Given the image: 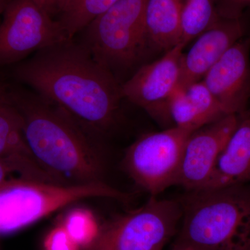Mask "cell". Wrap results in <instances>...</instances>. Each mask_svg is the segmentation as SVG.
I'll use <instances>...</instances> for the list:
<instances>
[{
  "label": "cell",
  "mask_w": 250,
  "mask_h": 250,
  "mask_svg": "<svg viewBox=\"0 0 250 250\" xmlns=\"http://www.w3.org/2000/svg\"><path fill=\"white\" fill-rule=\"evenodd\" d=\"M15 74L86 129L104 134L116 123L121 84L82 44L68 40L39 51Z\"/></svg>",
  "instance_id": "obj_1"
},
{
  "label": "cell",
  "mask_w": 250,
  "mask_h": 250,
  "mask_svg": "<svg viewBox=\"0 0 250 250\" xmlns=\"http://www.w3.org/2000/svg\"><path fill=\"white\" fill-rule=\"evenodd\" d=\"M28 147L62 184L103 182L104 164L83 126L39 95L11 90Z\"/></svg>",
  "instance_id": "obj_2"
},
{
  "label": "cell",
  "mask_w": 250,
  "mask_h": 250,
  "mask_svg": "<svg viewBox=\"0 0 250 250\" xmlns=\"http://www.w3.org/2000/svg\"><path fill=\"white\" fill-rule=\"evenodd\" d=\"M177 240L202 250H250V184L187 191Z\"/></svg>",
  "instance_id": "obj_3"
},
{
  "label": "cell",
  "mask_w": 250,
  "mask_h": 250,
  "mask_svg": "<svg viewBox=\"0 0 250 250\" xmlns=\"http://www.w3.org/2000/svg\"><path fill=\"white\" fill-rule=\"evenodd\" d=\"M93 197L126 202L130 195L104 182L62 184L15 181L0 188V234L16 232L70 204Z\"/></svg>",
  "instance_id": "obj_4"
},
{
  "label": "cell",
  "mask_w": 250,
  "mask_h": 250,
  "mask_svg": "<svg viewBox=\"0 0 250 250\" xmlns=\"http://www.w3.org/2000/svg\"><path fill=\"white\" fill-rule=\"evenodd\" d=\"M146 3V0H118L83 29L82 45L113 74L137 63L148 48Z\"/></svg>",
  "instance_id": "obj_5"
},
{
  "label": "cell",
  "mask_w": 250,
  "mask_h": 250,
  "mask_svg": "<svg viewBox=\"0 0 250 250\" xmlns=\"http://www.w3.org/2000/svg\"><path fill=\"white\" fill-rule=\"evenodd\" d=\"M179 200L151 198L137 209L103 224L83 250H163L182 220Z\"/></svg>",
  "instance_id": "obj_6"
},
{
  "label": "cell",
  "mask_w": 250,
  "mask_h": 250,
  "mask_svg": "<svg viewBox=\"0 0 250 250\" xmlns=\"http://www.w3.org/2000/svg\"><path fill=\"white\" fill-rule=\"evenodd\" d=\"M192 133L172 126L143 135L126 149L125 170L139 187L156 197L175 185L184 147Z\"/></svg>",
  "instance_id": "obj_7"
},
{
  "label": "cell",
  "mask_w": 250,
  "mask_h": 250,
  "mask_svg": "<svg viewBox=\"0 0 250 250\" xmlns=\"http://www.w3.org/2000/svg\"><path fill=\"white\" fill-rule=\"evenodd\" d=\"M68 40L59 23L34 0H13L0 24V66Z\"/></svg>",
  "instance_id": "obj_8"
},
{
  "label": "cell",
  "mask_w": 250,
  "mask_h": 250,
  "mask_svg": "<svg viewBox=\"0 0 250 250\" xmlns=\"http://www.w3.org/2000/svg\"><path fill=\"white\" fill-rule=\"evenodd\" d=\"M185 47L179 42L160 59L140 67L121 84L123 98L142 108L156 121L170 123L169 103L179 85Z\"/></svg>",
  "instance_id": "obj_9"
},
{
  "label": "cell",
  "mask_w": 250,
  "mask_h": 250,
  "mask_svg": "<svg viewBox=\"0 0 250 250\" xmlns=\"http://www.w3.org/2000/svg\"><path fill=\"white\" fill-rule=\"evenodd\" d=\"M239 118L240 114L226 115L190 135L184 147L175 185L187 191L205 187Z\"/></svg>",
  "instance_id": "obj_10"
},
{
  "label": "cell",
  "mask_w": 250,
  "mask_h": 250,
  "mask_svg": "<svg viewBox=\"0 0 250 250\" xmlns=\"http://www.w3.org/2000/svg\"><path fill=\"white\" fill-rule=\"evenodd\" d=\"M250 36L227 51L202 82L229 114H241L250 97Z\"/></svg>",
  "instance_id": "obj_11"
},
{
  "label": "cell",
  "mask_w": 250,
  "mask_h": 250,
  "mask_svg": "<svg viewBox=\"0 0 250 250\" xmlns=\"http://www.w3.org/2000/svg\"><path fill=\"white\" fill-rule=\"evenodd\" d=\"M246 36L242 17L220 16L209 28L197 36L181 63L179 87L202 81L207 72L236 42Z\"/></svg>",
  "instance_id": "obj_12"
},
{
  "label": "cell",
  "mask_w": 250,
  "mask_h": 250,
  "mask_svg": "<svg viewBox=\"0 0 250 250\" xmlns=\"http://www.w3.org/2000/svg\"><path fill=\"white\" fill-rule=\"evenodd\" d=\"M0 159L15 161L29 169L38 179L51 182L54 176L38 162L28 147L22 121L11 90L0 83Z\"/></svg>",
  "instance_id": "obj_13"
},
{
  "label": "cell",
  "mask_w": 250,
  "mask_h": 250,
  "mask_svg": "<svg viewBox=\"0 0 250 250\" xmlns=\"http://www.w3.org/2000/svg\"><path fill=\"white\" fill-rule=\"evenodd\" d=\"M172 126L193 132L228 115L202 81L178 87L169 103Z\"/></svg>",
  "instance_id": "obj_14"
},
{
  "label": "cell",
  "mask_w": 250,
  "mask_h": 250,
  "mask_svg": "<svg viewBox=\"0 0 250 250\" xmlns=\"http://www.w3.org/2000/svg\"><path fill=\"white\" fill-rule=\"evenodd\" d=\"M250 184V114H240L236 129L219 156L204 188Z\"/></svg>",
  "instance_id": "obj_15"
},
{
  "label": "cell",
  "mask_w": 250,
  "mask_h": 250,
  "mask_svg": "<svg viewBox=\"0 0 250 250\" xmlns=\"http://www.w3.org/2000/svg\"><path fill=\"white\" fill-rule=\"evenodd\" d=\"M182 4V0H146L148 47L166 52L180 42Z\"/></svg>",
  "instance_id": "obj_16"
},
{
  "label": "cell",
  "mask_w": 250,
  "mask_h": 250,
  "mask_svg": "<svg viewBox=\"0 0 250 250\" xmlns=\"http://www.w3.org/2000/svg\"><path fill=\"white\" fill-rule=\"evenodd\" d=\"M118 0H61L59 23L67 39L83 31L92 21L116 4Z\"/></svg>",
  "instance_id": "obj_17"
},
{
  "label": "cell",
  "mask_w": 250,
  "mask_h": 250,
  "mask_svg": "<svg viewBox=\"0 0 250 250\" xmlns=\"http://www.w3.org/2000/svg\"><path fill=\"white\" fill-rule=\"evenodd\" d=\"M220 16L215 0H182L180 42L187 47Z\"/></svg>",
  "instance_id": "obj_18"
},
{
  "label": "cell",
  "mask_w": 250,
  "mask_h": 250,
  "mask_svg": "<svg viewBox=\"0 0 250 250\" xmlns=\"http://www.w3.org/2000/svg\"><path fill=\"white\" fill-rule=\"evenodd\" d=\"M62 225L82 250L95 241L101 228L93 212L85 208H72L67 212Z\"/></svg>",
  "instance_id": "obj_19"
},
{
  "label": "cell",
  "mask_w": 250,
  "mask_h": 250,
  "mask_svg": "<svg viewBox=\"0 0 250 250\" xmlns=\"http://www.w3.org/2000/svg\"><path fill=\"white\" fill-rule=\"evenodd\" d=\"M21 179L39 182L36 176L24 166L15 161L0 159V188Z\"/></svg>",
  "instance_id": "obj_20"
},
{
  "label": "cell",
  "mask_w": 250,
  "mask_h": 250,
  "mask_svg": "<svg viewBox=\"0 0 250 250\" xmlns=\"http://www.w3.org/2000/svg\"><path fill=\"white\" fill-rule=\"evenodd\" d=\"M45 250H80L62 224L50 230L44 240Z\"/></svg>",
  "instance_id": "obj_21"
},
{
  "label": "cell",
  "mask_w": 250,
  "mask_h": 250,
  "mask_svg": "<svg viewBox=\"0 0 250 250\" xmlns=\"http://www.w3.org/2000/svg\"><path fill=\"white\" fill-rule=\"evenodd\" d=\"M221 9L219 10L220 16L230 18L242 17V11L250 7V0H221Z\"/></svg>",
  "instance_id": "obj_22"
},
{
  "label": "cell",
  "mask_w": 250,
  "mask_h": 250,
  "mask_svg": "<svg viewBox=\"0 0 250 250\" xmlns=\"http://www.w3.org/2000/svg\"><path fill=\"white\" fill-rule=\"evenodd\" d=\"M34 1L52 17V16L57 14L58 11L61 0H34Z\"/></svg>",
  "instance_id": "obj_23"
},
{
  "label": "cell",
  "mask_w": 250,
  "mask_h": 250,
  "mask_svg": "<svg viewBox=\"0 0 250 250\" xmlns=\"http://www.w3.org/2000/svg\"><path fill=\"white\" fill-rule=\"evenodd\" d=\"M172 250H202L200 248H197L196 247L192 246L191 245L188 244V243H185V242L179 241L177 240V241L174 243L173 248Z\"/></svg>",
  "instance_id": "obj_24"
},
{
  "label": "cell",
  "mask_w": 250,
  "mask_h": 250,
  "mask_svg": "<svg viewBox=\"0 0 250 250\" xmlns=\"http://www.w3.org/2000/svg\"><path fill=\"white\" fill-rule=\"evenodd\" d=\"M5 4H6V0H0V11L4 9Z\"/></svg>",
  "instance_id": "obj_25"
}]
</instances>
